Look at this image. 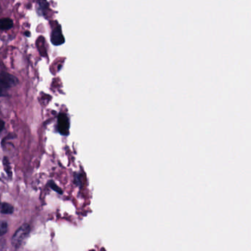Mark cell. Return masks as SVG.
<instances>
[{"instance_id": "1", "label": "cell", "mask_w": 251, "mask_h": 251, "mask_svg": "<svg viewBox=\"0 0 251 251\" xmlns=\"http://www.w3.org/2000/svg\"><path fill=\"white\" fill-rule=\"evenodd\" d=\"M30 231V226L28 224H24L18 229L14 233L12 237L13 245L16 247H19L25 238L28 236Z\"/></svg>"}, {"instance_id": "2", "label": "cell", "mask_w": 251, "mask_h": 251, "mask_svg": "<svg viewBox=\"0 0 251 251\" xmlns=\"http://www.w3.org/2000/svg\"><path fill=\"white\" fill-rule=\"evenodd\" d=\"M58 131L64 136L69 134V129H70V122L68 117L64 114H60L58 118Z\"/></svg>"}, {"instance_id": "3", "label": "cell", "mask_w": 251, "mask_h": 251, "mask_svg": "<svg viewBox=\"0 0 251 251\" xmlns=\"http://www.w3.org/2000/svg\"><path fill=\"white\" fill-rule=\"evenodd\" d=\"M51 42L52 45H63L64 43V38L61 32V26L58 25L52 30V36H51Z\"/></svg>"}, {"instance_id": "4", "label": "cell", "mask_w": 251, "mask_h": 251, "mask_svg": "<svg viewBox=\"0 0 251 251\" xmlns=\"http://www.w3.org/2000/svg\"><path fill=\"white\" fill-rule=\"evenodd\" d=\"M0 80L3 81L9 88L16 86L18 83L17 77L6 73H2L0 74Z\"/></svg>"}, {"instance_id": "5", "label": "cell", "mask_w": 251, "mask_h": 251, "mask_svg": "<svg viewBox=\"0 0 251 251\" xmlns=\"http://www.w3.org/2000/svg\"><path fill=\"white\" fill-rule=\"evenodd\" d=\"M14 23L9 18H4L0 20V30H8L12 28Z\"/></svg>"}, {"instance_id": "6", "label": "cell", "mask_w": 251, "mask_h": 251, "mask_svg": "<svg viewBox=\"0 0 251 251\" xmlns=\"http://www.w3.org/2000/svg\"><path fill=\"white\" fill-rule=\"evenodd\" d=\"M0 211L2 214H11L14 212V207L11 204L2 202V203H0Z\"/></svg>"}, {"instance_id": "7", "label": "cell", "mask_w": 251, "mask_h": 251, "mask_svg": "<svg viewBox=\"0 0 251 251\" xmlns=\"http://www.w3.org/2000/svg\"><path fill=\"white\" fill-rule=\"evenodd\" d=\"M8 89H10L3 81L0 80V96H5L8 93Z\"/></svg>"}, {"instance_id": "8", "label": "cell", "mask_w": 251, "mask_h": 251, "mask_svg": "<svg viewBox=\"0 0 251 251\" xmlns=\"http://www.w3.org/2000/svg\"><path fill=\"white\" fill-rule=\"evenodd\" d=\"M8 223L5 221H0V236H3L8 230Z\"/></svg>"}, {"instance_id": "9", "label": "cell", "mask_w": 251, "mask_h": 251, "mask_svg": "<svg viewBox=\"0 0 251 251\" xmlns=\"http://www.w3.org/2000/svg\"><path fill=\"white\" fill-rule=\"evenodd\" d=\"M50 187L52 188L54 191H55V192H58V193L62 194V190H61V189H60L58 186H57V185L55 184L54 182H50Z\"/></svg>"}, {"instance_id": "10", "label": "cell", "mask_w": 251, "mask_h": 251, "mask_svg": "<svg viewBox=\"0 0 251 251\" xmlns=\"http://www.w3.org/2000/svg\"><path fill=\"white\" fill-rule=\"evenodd\" d=\"M4 164H5V170H6L7 173H8L9 176H11V170H10L9 164H8V161L7 160L6 158L4 160Z\"/></svg>"}, {"instance_id": "11", "label": "cell", "mask_w": 251, "mask_h": 251, "mask_svg": "<svg viewBox=\"0 0 251 251\" xmlns=\"http://www.w3.org/2000/svg\"><path fill=\"white\" fill-rule=\"evenodd\" d=\"M4 127H5V123L2 120H0V132L3 130Z\"/></svg>"}]
</instances>
